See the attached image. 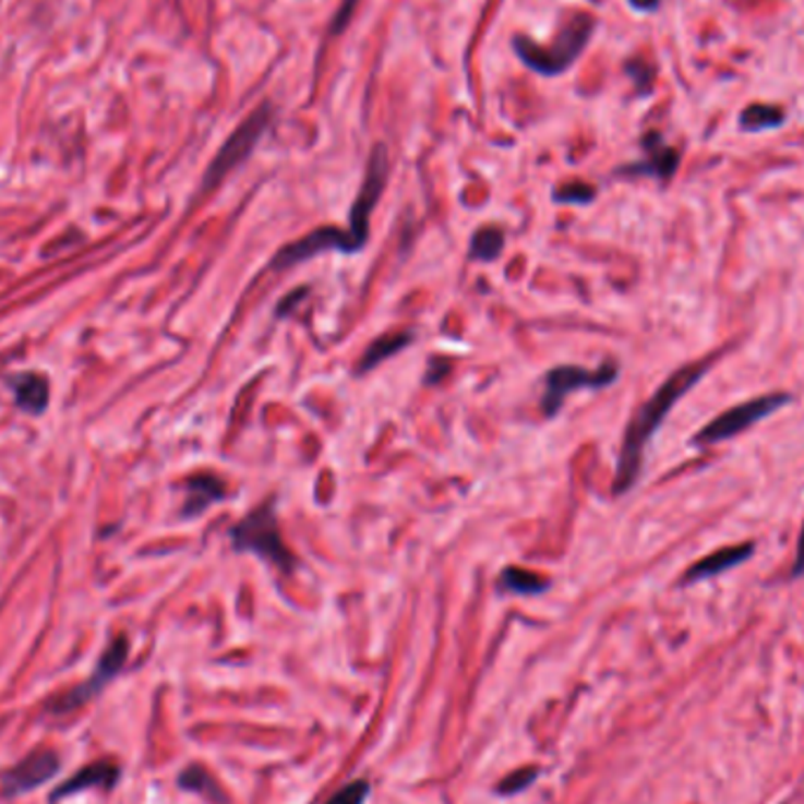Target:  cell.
Listing matches in <instances>:
<instances>
[{
	"mask_svg": "<svg viewBox=\"0 0 804 804\" xmlns=\"http://www.w3.org/2000/svg\"><path fill=\"white\" fill-rule=\"evenodd\" d=\"M710 370V360L701 362H689V365L680 368L673 372L665 382L657 388L655 396L643 403L637 409L635 417L631 419L624 445H621L619 454V468H616V480H614V494L628 492L633 484L640 478L643 461H645V449L649 440L661 429L665 417L671 415V409L677 405V400L689 393Z\"/></svg>",
	"mask_w": 804,
	"mask_h": 804,
	"instance_id": "1",
	"label": "cell"
},
{
	"mask_svg": "<svg viewBox=\"0 0 804 804\" xmlns=\"http://www.w3.org/2000/svg\"><path fill=\"white\" fill-rule=\"evenodd\" d=\"M593 28L596 20L590 17V14L581 12L574 14V17L565 24V28L560 32L555 45H551V48H541V45L532 43L525 36L515 38L513 48L527 67H532L543 75H557L567 71L576 59H579V55L590 40V34H593Z\"/></svg>",
	"mask_w": 804,
	"mask_h": 804,
	"instance_id": "2",
	"label": "cell"
},
{
	"mask_svg": "<svg viewBox=\"0 0 804 804\" xmlns=\"http://www.w3.org/2000/svg\"><path fill=\"white\" fill-rule=\"evenodd\" d=\"M231 539L236 551H250L254 555L264 557L266 563L276 565L283 572L295 569V553L287 549L276 518V502L268 499L266 504L254 508L245 520L238 523L231 529Z\"/></svg>",
	"mask_w": 804,
	"mask_h": 804,
	"instance_id": "3",
	"label": "cell"
},
{
	"mask_svg": "<svg viewBox=\"0 0 804 804\" xmlns=\"http://www.w3.org/2000/svg\"><path fill=\"white\" fill-rule=\"evenodd\" d=\"M788 403H791V396H788V393H767V396H757L736 407L724 409L722 415L710 419L706 427L692 437V443L699 447L724 443V440H732L741 435L743 431L753 429L755 423H760L765 417L779 412V409L785 407Z\"/></svg>",
	"mask_w": 804,
	"mask_h": 804,
	"instance_id": "4",
	"label": "cell"
},
{
	"mask_svg": "<svg viewBox=\"0 0 804 804\" xmlns=\"http://www.w3.org/2000/svg\"><path fill=\"white\" fill-rule=\"evenodd\" d=\"M271 116H273L271 104H262L260 109L252 111L245 120H242L238 130L224 142L219 154L215 156V160H212L209 170L205 172V181H203L205 189L217 187L224 177H229L236 168H240V165L250 158L254 146L260 144V140L271 123Z\"/></svg>",
	"mask_w": 804,
	"mask_h": 804,
	"instance_id": "5",
	"label": "cell"
},
{
	"mask_svg": "<svg viewBox=\"0 0 804 804\" xmlns=\"http://www.w3.org/2000/svg\"><path fill=\"white\" fill-rule=\"evenodd\" d=\"M619 376V368L614 362H607L600 370H586L576 365L555 368L543 379V398L541 409L545 417H555L560 407L565 405L569 393L584 391V388H604L610 386Z\"/></svg>",
	"mask_w": 804,
	"mask_h": 804,
	"instance_id": "6",
	"label": "cell"
},
{
	"mask_svg": "<svg viewBox=\"0 0 804 804\" xmlns=\"http://www.w3.org/2000/svg\"><path fill=\"white\" fill-rule=\"evenodd\" d=\"M386 172H388V158H386V146H374L372 156L368 160V172H365V181H362L358 199L351 207V226H348V233L356 238L358 245L362 248L368 242V233H370V217L379 203V195L384 191L386 184Z\"/></svg>",
	"mask_w": 804,
	"mask_h": 804,
	"instance_id": "7",
	"label": "cell"
},
{
	"mask_svg": "<svg viewBox=\"0 0 804 804\" xmlns=\"http://www.w3.org/2000/svg\"><path fill=\"white\" fill-rule=\"evenodd\" d=\"M128 640L125 637H116V640L109 645V649L104 651L101 659H99V665L95 675L89 677L87 682H83V685L73 687L71 692H67L64 696H59L57 701H52V712H57V716H64V712H71L75 708L85 706L93 696H97L109 682L120 673V669L125 665V659H128Z\"/></svg>",
	"mask_w": 804,
	"mask_h": 804,
	"instance_id": "8",
	"label": "cell"
},
{
	"mask_svg": "<svg viewBox=\"0 0 804 804\" xmlns=\"http://www.w3.org/2000/svg\"><path fill=\"white\" fill-rule=\"evenodd\" d=\"M59 765L62 760L55 751H34L22 763L0 773V795L14 797L45 785L59 771Z\"/></svg>",
	"mask_w": 804,
	"mask_h": 804,
	"instance_id": "9",
	"label": "cell"
},
{
	"mask_svg": "<svg viewBox=\"0 0 804 804\" xmlns=\"http://www.w3.org/2000/svg\"><path fill=\"white\" fill-rule=\"evenodd\" d=\"M327 250H339V252H358L360 245L356 242V238L341 231V229H317L313 233H309L307 238H301L292 245H287L278 252L276 260L271 262L273 271H283L287 266H295L299 262H307L311 256L327 252Z\"/></svg>",
	"mask_w": 804,
	"mask_h": 804,
	"instance_id": "10",
	"label": "cell"
},
{
	"mask_svg": "<svg viewBox=\"0 0 804 804\" xmlns=\"http://www.w3.org/2000/svg\"><path fill=\"white\" fill-rule=\"evenodd\" d=\"M755 553V543H741V545H730V549H720L716 553H708L706 557H701L699 563H694L685 576H682V584H699L706 579H712V576H720L724 572H730L739 565L746 563Z\"/></svg>",
	"mask_w": 804,
	"mask_h": 804,
	"instance_id": "11",
	"label": "cell"
},
{
	"mask_svg": "<svg viewBox=\"0 0 804 804\" xmlns=\"http://www.w3.org/2000/svg\"><path fill=\"white\" fill-rule=\"evenodd\" d=\"M118 779H120V767L113 760L93 763L59 785L52 793V802L87 791V788H106V791H111V788L118 783Z\"/></svg>",
	"mask_w": 804,
	"mask_h": 804,
	"instance_id": "12",
	"label": "cell"
},
{
	"mask_svg": "<svg viewBox=\"0 0 804 804\" xmlns=\"http://www.w3.org/2000/svg\"><path fill=\"white\" fill-rule=\"evenodd\" d=\"M645 151H647V160L640 165H633L626 172L633 175H655L661 179H669L675 175L677 163H680V154L675 148L665 146L661 142V134L651 132L645 136Z\"/></svg>",
	"mask_w": 804,
	"mask_h": 804,
	"instance_id": "13",
	"label": "cell"
},
{
	"mask_svg": "<svg viewBox=\"0 0 804 804\" xmlns=\"http://www.w3.org/2000/svg\"><path fill=\"white\" fill-rule=\"evenodd\" d=\"M12 388H14V396H17V405L24 409V412H32V415H38L45 409V405H48V398H50V388H48V382H45V376L40 374H20L12 379Z\"/></svg>",
	"mask_w": 804,
	"mask_h": 804,
	"instance_id": "14",
	"label": "cell"
},
{
	"mask_svg": "<svg viewBox=\"0 0 804 804\" xmlns=\"http://www.w3.org/2000/svg\"><path fill=\"white\" fill-rule=\"evenodd\" d=\"M226 496V484L217 476H199L189 480V499H187V513H201L209 504L221 502Z\"/></svg>",
	"mask_w": 804,
	"mask_h": 804,
	"instance_id": "15",
	"label": "cell"
},
{
	"mask_svg": "<svg viewBox=\"0 0 804 804\" xmlns=\"http://www.w3.org/2000/svg\"><path fill=\"white\" fill-rule=\"evenodd\" d=\"M412 339H415V332H391V335H386L382 339H376L368 348V353L362 356V360H360V372L374 370L379 365V362L391 358V356H396L398 351H403V348L409 341H412Z\"/></svg>",
	"mask_w": 804,
	"mask_h": 804,
	"instance_id": "16",
	"label": "cell"
},
{
	"mask_svg": "<svg viewBox=\"0 0 804 804\" xmlns=\"http://www.w3.org/2000/svg\"><path fill=\"white\" fill-rule=\"evenodd\" d=\"M783 123H785V113L779 109V106H769V104H751L739 116V125L748 132L773 130V128H781Z\"/></svg>",
	"mask_w": 804,
	"mask_h": 804,
	"instance_id": "17",
	"label": "cell"
},
{
	"mask_svg": "<svg viewBox=\"0 0 804 804\" xmlns=\"http://www.w3.org/2000/svg\"><path fill=\"white\" fill-rule=\"evenodd\" d=\"M549 579L545 576H539L535 572H527V569H518V567H508L504 569L502 579H499V586L511 590V593H518V596H535V593H543L545 588H549Z\"/></svg>",
	"mask_w": 804,
	"mask_h": 804,
	"instance_id": "18",
	"label": "cell"
},
{
	"mask_svg": "<svg viewBox=\"0 0 804 804\" xmlns=\"http://www.w3.org/2000/svg\"><path fill=\"white\" fill-rule=\"evenodd\" d=\"M504 250V233L499 229H484L470 242V256L478 262H492Z\"/></svg>",
	"mask_w": 804,
	"mask_h": 804,
	"instance_id": "19",
	"label": "cell"
},
{
	"mask_svg": "<svg viewBox=\"0 0 804 804\" xmlns=\"http://www.w3.org/2000/svg\"><path fill=\"white\" fill-rule=\"evenodd\" d=\"M179 785L184 788V791L201 793V795H205L209 800H224L221 793H219L217 783H215V779H212L203 767H189V769L181 771Z\"/></svg>",
	"mask_w": 804,
	"mask_h": 804,
	"instance_id": "20",
	"label": "cell"
},
{
	"mask_svg": "<svg viewBox=\"0 0 804 804\" xmlns=\"http://www.w3.org/2000/svg\"><path fill=\"white\" fill-rule=\"evenodd\" d=\"M539 777V769L537 767H525V769H515L513 773H508V777L496 785V793L499 795H515V793H523L525 788H529V783H535Z\"/></svg>",
	"mask_w": 804,
	"mask_h": 804,
	"instance_id": "21",
	"label": "cell"
},
{
	"mask_svg": "<svg viewBox=\"0 0 804 804\" xmlns=\"http://www.w3.org/2000/svg\"><path fill=\"white\" fill-rule=\"evenodd\" d=\"M368 795H370V783L360 779V781L346 783L341 791H337L325 804H365Z\"/></svg>",
	"mask_w": 804,
	"mask_h": 804,
	"instance_id": "22",
	"label": "cell"
},
{
	"mask_svg": "<svg viewBox=\"0 0 804 804\" xmlns=\"http://www.w3.org/2000/svg\"><path fill=\"white\" fill-rule=\"evenodd\" d=\"M593 195H596L593 187L572 184V187H565L563 191H557L555 199L563 203H588V201H593Z\"/></svg>",
	"mask_w": 804,
	"mask_h": 804,
	"instance_id": "23",
	"label": "cell"
},
{
	"mask_svg": "<svg viewBox=\"0 0 804 804\" xmlns=\"http://www.w3.org/2000/svg\"><path fill=\"white\" fill-rule=\"evenodd\" d=\"M358 3V0H344V5L339 8V12H337V20H335V26H332V34H339L341 32V28L346 26V22H348V17H351V12H353V5Z\"/></svg>",
	"mask_w": 804,
	"mask_h": 804,
	"instance_id": "24",
	"label": "cell"
},
{
	"mask_svg": "<svg viewBox=\"0 0 804 804\" xmlns=\"http://www.w3.org/2000/svg\"><path fill=\"white\" fill-rule=\"evenodd\" d=\"M793 579H800L804 576V525L800 529V539H797V551H795V563H793Z\"/></svg>",
	"mask_w": 804,
	"mask_h": 804,
	"instance_id": "25",
	"label": "cell"
},
{
	"mask_svg": "<svg viewBox=\"0 0 804 804\" xmlns=\"http://www.w3.org/2000/svg\"><path fill=\"white\" fill-rule=\"evenodd\" d=\"M628 3L640 12H651L661 5V0H628Z\"/></svg>",
	"mask_w": 804,
	"mask_h": 804,
	"instance_id": "26",
	"label": "cell"
},
{
	"mask_svg": "<svg viewBox=\"0 0 804 804\" xmlns=\"http://www.w3.org/2000/svg\"><path fill=\"white\" fill-rule=\"evenodd\" d=\"M0 797H3V795H0Z\"/></svg>",
	"mask_w": 804,
	"mask_h": 804,
	"instance_id": "27",
	"label": "cell"
}]
</instances>
